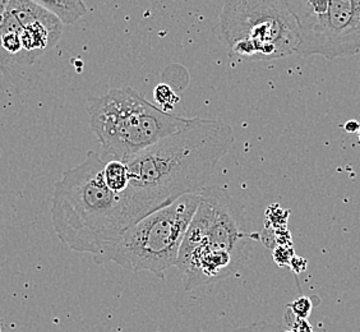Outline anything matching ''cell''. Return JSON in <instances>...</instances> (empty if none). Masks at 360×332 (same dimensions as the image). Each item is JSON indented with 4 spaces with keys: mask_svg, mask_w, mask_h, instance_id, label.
I'll use <instances>...</instances> for the list:
<instances>
[{
    "mask_svg": "<svg viewBox=\"0 0 360 332\" xmlns=\"http://www.w3.org/2000/svg\"><path fill=\"white\" fill-rule=\"evenodd\" d=\"M234 139L225 122L189 119L183 129L128 160L129 187L120 198L131 228L186 194L201 193Z\"/></svg>",
    "mask_w": 360,
    "mask_h": 332,
    "instance_id": "cell-1",
    "label": "cell"
},
{
    "mask_svg": "<svg viewBox=\"0 0 360 332\" xmlns=\"http://www.w3.org/2000/svg\"><path fill=\"white\" fill-rule=\"evenodd\" d=\"M104 160L89 151L82 164L63 173L51 200V222L63 244L90 253L96 264L109 262L120 236L131 228L124 205L104 179Z\"/></svg>",
    "mask_w": 360,
    "mask_h": 332,
    "instance_id": "cell-2",
    "label": "cell"
},
{
    "mask_svg": "<svg viewBox=\"0 0 360 332\" xmlns=\"http://www.w3.org/2000/svg\"><path fill=\"white\" fill-rule=\"evenodd\" d=\"M247 228L240 202L219 186L205 188L175 264L184 289L214 284L239 270L250 257L248 243L258 239Z\"/></svg>",
    "mask_w": 360,
    "mask_h": 332,
    "instance_id": "cell-3",
    "label": "cell"
},
{
    "mask_svg": "<svg viewBox=\"0 0 360 332\" xmlns=\"http://www.w3.org/2000/svg\"><path fill=\"white\" fill-rule=\"evenodd\" d=\"M90 127L101 143L100 158L127 162L183 129L189 119L160 110L131 87L114 89L87 104Z\"/></svg>",
    "mask_w": 360,
    "mask_h": 332,
    "instance_id": "cell-4",
    "label": "cell"
},
{
    "mask_svg": "<svg viewBox=\"0 0 360 332\" xmlns=\"http://www.w3.org/2000/svg\"><path fill=\"white\" fill-rule=\"evenodd\" d=\"M220 32L229 56L238 60H271L297 54L300 35L283 0H229L222 6Z\"/></svg>",
    "mask_w": 360,
    "mask_h": 332,
    "instance_id": "cell-5",
    "label": "cell"
},
{
    "mask_svg": "<svg viewBox=\"0 0 360 332\" xmlns=\"http://www.w3.org/2000/svg\"><path fill=\"white\" fill-rule=\"evenodd\" d=\"M201 201V193L186 194L167 208L141 219L120 236L109 262L125 270L148 271L164 277L178 261L188 226Z\"/></svg>",
    "mask_w": 360,
    "mask_h": 332,
    "instance_id": "cell-6",
    "label": "cell"
},
{
    "mask_svg": "<svg viewBox=\"0 0 360 332\" xmlns=\"http://www.w3.org/2000/svg\"><path fill=\"white\" fill-rule=\"evenodd\" d=\"M298 23L297 54L335 60L360 53V0H286Z\"/></svg>",
    "mask_w": 360,
    "mask_h": 332,
    "instance_id": "cell-7",
    "label": "cell"
},
{
    "mask_svg": "<svg viewBox=\"0 0 360 332\" xmlns=\"http://www.w3.org/2000/svg\"><path fill=\"white\" fill-rule=\"evenodd\" d=\"M8 9L18 21V34L30 64L59 42L62 23L36 1L8 0Z\"/></svg>",
    "mask_w": 360,
    "mask_h": 332,
    "instance_id": "cell-8",
    "label": "cell"
},
{
    "mask_svg": "<svg viewBox=\"0 0 360 332\" xmlns=\"http://www.w3.org/2000/svg\"><path fill=\"white\" fill-rule=\"evenodd\" d=\"M36 3L54 14L62 25H72L87 12L81 0H36Z\"/></svg>",
    "mask_w": 360,
    "mask_h": 332,
    "instance_id": "cell-9",
    "label": "cell"
},
{
    "mask_svg": "<svg viewBox=\"0 0 360 332\" xmlns=\"http://www.w3.org/2000/svg\"><path fill=\"white\" fill-rule=\"evenodd\" d=\"M104 179L112 193L123 196L129 187L128 166L118 160L106 161L104 166Z\"/></svg>",
    "mask_w": 360,
    "mask_h": 332,
    "instance_id": "cell-10",
    "label": "cell"
},
{
    "mask_svg": "<svg viewBox=\"0 0 360 332\" xmlns=\"http://www.w3.org/2000/svg\"><path fill=\"white\" fill-rule=\"evenodd\" d=\"M153 98H155L156 106L159 108L160 110L169 113V114H172L175 105L178 104L180 100L176 92L167 83H160L155 87Z\"/></svg>",
    "mask_w": 360,
    "mask_h": 332,
    "instance_id": "cell-11",
    "label": "cell"
},
{
    "mask_svg": "<svg viewBox=\"0 0 360 332\" xmlns=\"http://www.w3.org/2000/svg\"><path fill=\"white\" fill-rule=\"evenodd\" d=\"M311 309H312V303L308 298H299L298 300H295L291 305V311L300 319H305L311 313Z\"/></svg>",
    "mask_w": 360,
    "mask_h": 332,
    "instance_id": "cell-12",
    "label": "cell"
},
{
    "mask_svg": "<svg viewBox=\"0 0 360 332\" xmlns=\"http://www.w3.org/2000/svg\"><path fill=\"white\" fill-rule=\"evenodd\" d=\"M277 327L278 326L269 325V324H257V325L248 326L233 332H276Z\"/></svg>",
    "mask_w": 360,
    "mask_h": 332,
    "instance_id": "cell-13",
    "label": "cell"
},
{
    "mask_svg": "<svg viewBox=\"0 0 360 332\" xmlns=\"http://www.w3.org/2000/svg\"><path fill=\"white\" fill-rule=\"evenodd\" d=\"M360 123L358 120H347V123L344 124V129L349 133V134H353V133H358L359 131Z\"/></svg>",
    "mask_w": 360,
    "mask_h": 332,
    "instance_id": "cell-14",
    "label": "cell"
},
{
    "mask_svg": "<svg viewBox=\"0 0 360 332\" xmlns=\"http://www.w3.org/2000/svg\"><path fill=\"white\" fill-rule=\"evenodd\" d=\"M8 0H0V23L3 21V15L6 12V7H7Z\"/></svg>",
    "mask_w": 360,
    "mask_h": 332,
    "instance_id": "cell-15",
    "label": "cell"
},
{
    "mask_svg": "<svg viewBox=\"0 0 360 332\" xmlns=\"http://www.w3.org/2000/svg\"><path fill=\"white\" fill-rule=\"evenodd\" d=\"M358 141H359V143H360V127H359V131H358Z\"/></svg>",
    "mask_w": 360,
    "mask_h": 332,
    "instance_id": "cell-16",
    "label": "cell"
}]
</instances>
